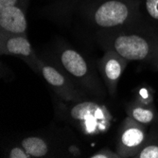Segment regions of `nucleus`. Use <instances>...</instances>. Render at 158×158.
Instances as JSON below:
<instances>
[{"label":"nucleus","mask_w":158,"mask_h":158,"mask_svg":"<svg viewBox=\"0 0 158 158\" xmlns=\"http://www.w3.org/2000/svg\"><path fill=\"white\" fill-rule=\"evenodd\" d=\"M148 138L146 125L127 116L118 129L116 152L120 158H136Z\"/></svg>","instance_id":"nucleus-6"},{"label":"nucleus","mask_w":158,"mask_h":158,"mask_svg":"<svg viewBox=\"0 0 158 158\" xmlns=\"http://www.w3.org/2000/svg\"><path fill=\"white\" fill-rule=\"evenodd\" d=\"M6 155V157L9 158H31V155L23 149L21 145L11 147Z\"/></svg>","instance_id":"nucleus-14"},{"label":"nucleus","mask_w":158,"mask_h":158,"mask_svg":"<svg viewBox=\"0 0 158 158\" xmlns=\"http://www.w3.org/2000/svg\"><path fill=\"white\" fill-rule=\"evenodd\" d=\"M136 158H158V136L149 137Z\"/></svg>","instance_id":"nucleus-12"},{"label":"nucleus","mask_w":158,"mask_h":158,"mask_svg":"<svg viewBox=\"0 0 158 158\" xmlns=\"http://www.w3.org/2000/svg\"><path fill=\"white\" fill-rule=\"evenodd\" d=\"M142 17L158 25V0H140Z\"/></svg>","instance_id":"nucleus-11"},{"label":"nucleus","mask_w":158,"mask_h":158,"mask_svg":"<svg viewBox=\"0 0 158 158\" xmlns=\"http://www.w3.org/2000/svg\"><path fill=\"white\" fill-rule=\"evenodd\" d=\"M90 158H120V156L116 151L114 152L109 148H102L93 153Z\"/></svg>","instance_id":"nucleus-15"},{"label":"nucleus","mask_w":158,"mask_h":158,"mask_svg":"<svg viewBox=\"0 0 158 158\" xmlns=\"http://www.w3.org/2000/svg\"><path fill=\"white\" fill-rule=\"evenodd\" d=\"M129 61L119 54L110 49H106L98 64V68L102 77L105 87L111 97L117 94L118 83L121 78Z\"/></svg>","instance_id":"nucleus-8"},{"label":"nucleus","mask_w":158,"mask_h":158,"mask_svg":"<svg viewBox=\"0 0 158 158\" xmlns=\"http://www.w3.org/2000/svg\"><path fill=\"white\" fill-rule=\"evenodd\" d=\"M0 53L21 58L35 73L40 74L39 60L27 36L21 34H0Z\"/></svg>","instance_id":"nucleus-7"},{"label":"nucleus","mask_w":158,"mask_h":158,"mask_svg":"<svg viewBox=\"0 0 158 158\" xmlns=\"http://www.w3.org/2000/svg\"><path fill=\"white\" fill-rule=\"evenodd\" d=\"M84 14L99 31L141 25L143 18L140 0H92Z\"/></svg>","instance_id":"nucleus-2"},{"label":"nucleus","mask_w":158,"mask_h":158,"mask_svg":"<svg viewBox=\"0 0 158 158\" xmlns=\"http://www.w3.org/2000/svg\"><path fill=\"white\" fill-rule=\"evenodd\" d=\"M61 111L65 119L85 135H102L108 131L113 120L109 110L103 104L90 99L63 106Z\"/></svg>","instance_id":"nucleus-3"},{"label":"nucleus","mask_w":158,"mask_h":158,"mask_svg":"<svg viewBox=\"0 0 158 158\" xmlns=\"http://www.w3.org/2000/svg\"><path fill=\"white\" fill-rule=\"evenodd\" d=\"M126 112L128 117L146 126L152 124L157 118L152 97L145 89H142L140 95L128 104Z\"/></svg>","instance_id":"nucleus-9"},{"label":"nucleus","mask_w":158,"mask_h":158,"mask_svg":"<svg viewBox=\"0 0 158 158\" xmlns=\"http://www.w3.org/2000/svg\"><path fill=\"white\" fill-rule=\"evenodd\" d=\"M19 145L31 155V158L46 157L50 152V145L45 138L40 136H27L23 138Z\"/></svg>","instance_id":"nucleus-10"},{"label":"nucleus","mask_w":158,"mask_h":158,"mask_svg":"<svg viewBox=\"0 0 158 158\" xmlns=\"http://www.w3.org/2000/svg\"><path fill=\"white\" fill-rule=\"evenodd\" d=\"M28 4H30V0H0V9L7 7H18L27 11Z\"/></svg>","instance_id":"nucleus-13"},{"label":"nucleus","mask_w":158,"mask_h":158,"mask_svg":"<svg viewBox=\"0 0 158 158\" xmlns=\"http://www.w3.org/2000/svg\"><path fill=\"white\" fill-rule=\"evenodd\" d=\"M61 68L81 89L99 99L105 98V89L93 65L76 49L64 47L57 50Z\"/></svg>","instance_id":"nucleus-4"},{"label":"nucleus","mask_w":158,"mask_h":158,"mask_svg":"<svg viewBox=\"0 0 158 158\" xmlns=\"http://www.w3.org/2000/svg\"><path fill=\"white\" fill-rule=\"evenodd\" d=\"M98 41L105 50L117 52L129 62H151L158 37L136 25L102 30L98 32Z\"/></svg>","instance_id":"nucleus-1"},{"label":"nucleus","mask_w":158,"mask_h":158,"mask_svg":"<svg viewBox=\"0 0 158 158\" xmlns=\"http://www.w3.org/2000/svg\"><path fill=\"white\" fill-rule=\"evenodd\" d=\"M151 63L158 69V42L156 44V47H155V49H154V52H153Z\"/></svg>","instance_id":"nucleus-16"},{"label":"nucleus","mask_w":158,"mask_h":158,"mask_svg":"<svg viewBox=\"0 0 158 158\" xmlns=\"http://www.w3.org/2000/svg\"><path fill=\"white\" fill-rule=\"evenodd\" d=\"M40 75L48 83L52 90L63 100L69 103H75L89 99L88 95L71 79L63 69L48 64L44 60H39Z\"/></svg>","instance_id":"nucleus-5"}]
</instances>
